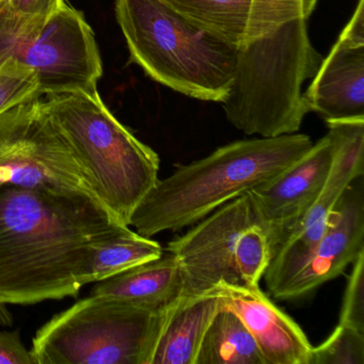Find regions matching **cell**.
Returning a JSON list of instances; mask_svg holds the SVG:
<instances>
[{
	"label": "cell",
	"instance_id": "cell-15",
	"mask_svg": "<svg viewBox=\"0 0 364 364\" xmlns=\"http://www.w3.org/2000/svg\"><path fill=\"white\" fill-rule=\"evenodd\" d=\"M304 101L326 123L364 120V42L340 36L312 78Z\"/></svg>",
	"mask_w": 364,
	"mask_h": 364
},
{
	"label": "cell",
	"instance_id": "cell-7",
	"mask_svg": "<svg viewBox=\"0 0 364 364\" xmlns=\"http://www.w3.org/2000/svg\"><path fill=\"white\" fill-rule=\"evenodd\" d=\"M185 277V297L219 287H257L272 259L270 229L250 193L223 204L167 246Z\"/></svg>",
	"mask_w": 364,
	"mask_h": 364
},
{
	"label": "cell",
	"instance_id": "cell-14",
	"mask_svg": "<svg viewBox=\"0 0 364 364\" xmlns=\"http://www.w3.org/2000/svg\"><path fill=\"white\" fill-rule=\"evenodd\" d=\"M223 309L240 317L265 364H310L313 346L297 323L257 287H219Z\"/></svg>",
	"mask_w": 364,
	"mask_h": 364
},
{
	"label": "cell",
	"instance_id": "cell-25",
	"mask_svg": "<svg viewBox=\"0 0 364 364\" xmlns=\"http://www.w3.org/2000/svg\"><path fill=\"white\" fill-rule=\"evenodd\" d=\"M0 1H1V0H0Z\"/></svg>",
	"mask_w": 364,
	"mask_h": 364
},
{
	"label": "cell",
	"instance_id": "cell-21",
	"mask_svg": "<svg viewBox=\"0 0 364 364\" xmlns=\"http://www.w3.org/2000/svg\"><path fill=\"white\" fill-rule=\"evenodd\" d=\"M338 323L364 333V252L353 263L343 296Z\"/></svg>",
	"mask_w": 364,
	"mask_h": 364
},
{
	"label": "cell",
	"instance_id": "cell-9",
	"mask_svg": "<svg viewBox=\"0 0 364 364\" xmlns=\"http://www.w3.org/2000/svg\"><path fill=\"white\" fill-rule=\"evenodd\" d=\"M99 198L46 110L43 97L0 114V187Z\"/></svg>",
	"mask_w": 364,
	"mask_h": 364
},
{
	"label": "cell",
	"instance_id": "cell-18",
	"mask_svg": "<svg viewBox=\"0 0 364 364\" xmlns=\"http://www.w3.org/2000/svg\"><path fill=\"white\" fill-rule=\"evenodd\" d=\"M163 252L159 242L140 235L129 227L91 247L82 272V285L116 276L138 264L156 259Z\"/></svg>",
	"mask_w": 364,
	"mask_h": 364
},
{
	"label": "cell",
	"instance_id": "cell-5",
	"mask_svg": "<svg viewBox=\"0 0 364 364\" xmlns=\"http://www.w3.org/2000/svg\"><path fill=\"white\" fill-rule=\"evenodd\" d=\"M132 63L155 82L200 101L229 95L237 48L206 33L161 0H116Z\"/></svg>",
	"mask_w": 364,
	"mask_h": 364
},
{
	"label": "cell",
	"instance_id": "cell-23",
	"mask_svg": "<svg viewBox=\"0 0 364 364\" xmlns=\"http://www.w3.org/2000/svg\"><path fill=\"white\" fill-rule=\"evenodd\" d=\"M65 0H1L0 6L14 12L28 16H48L58 11Z\"/></svg>",
	"mask_w": 364,
	"mask_h": 364
},
{
	"label": "cell",
	"instance_id": "cell-1",
	"mask_svg": "<svg viewBox=\"0 0 364 364\" xmlns=\"http://www.w3.org/2000/svg\"><path fill=\"white\" fill-rule=\"evenodd\" d=\"M127 228L91 196L0 187V301L77 297L91 247Z\"/></svg>",
	"mask_w": 364,
	"mask_h": 364
},
{
	"label": "cell",
	"instance_id": "cell-13",
	"mask_svg": "<svg viewBox=\"0 0 364 364\" xmlns=\"http://www.w3.org/2000/svg\"><path fill=\"white\" fill-rule=\"evenodd\" d=\"M338 141L333 132L269 184L250 191L259 214L270 229V245L304 216L321 193L331 171Z\"/></svg>",
	"mask_w": 364,
	"mask_h": 364
},
{
	"label": "cell",
	"instance_id": "cell-20",
	"mask_svg": "<svg viewBox=\"0 0 364 364\" xmlns=\"http://www.w3.org/2000/svg\"><path fill=\"white\" fill-rule=\"evenodd\" d=\"M310 364H364V333L338 323L311 351Z\"/></svg>",
	"mask_w": 364,
	"mask_h": 364
},
{
	"label": "cell",
	"instance_id": "cell-11",
	"mask_svg": "<svg viewBox=\"0 0 364 364\" xmlns=\"http://www.w3.org/2000/svg\"><path fill=\"white\" fill-rule=\"evenodd\" d=\"M363 176L355 178L330 214L327 228L300 269L274 296L291 300L304 297L340 276L364 252Z\"/></svg>",
	"mask_w": 364,
	"mask_h": 364
},
{
	"label": "cell",
	"instance_id": "cell-12",
	"mask_svg": "<svg viewBox=\"0 0 364 364\" xmlns=\"http://www.w3.org/2000/svg\"><path fill=\"white\" fill-rule=\"evenodd\" d=\"M206 33L238 48L295 18L308 20L311 0H161Z\"/></svg>",
	"mask_w": 364,
	"mask_h": 364
},
{
	"label": "cell",
	"instance_id": "cell-19",
	"mask_svg": "<svg viewBox=\"0 0 364 364\" xmlns=\"http://www.w3.org/2000/svg\"><path fill=\"white\" fill-rule=\"evenodd\" d=\"M196 364H265L240 317L221 308L206 330Z\"/></svg>",
	"mask_w": 364,
	"mask_h": 364
},
{
	"label": "cell",
	"instance_id": "cell-16",
	"mask_svg": "<svg viewBox=\"0 0 364 364\" xmlns=\"http://www.w3.org/2000/svg\"><path fill=\"white\" fill-rule=\"evenodd\" d=\"M90 295L105 296L134 306L164 311L185 297V277L171 252L133 266L95 283Z\"/></svg>",
	"mask_w": 364,
	"mask_h": 364
},
{
	"label": "cell",
	"instance_id": "cell-22",
	"mask_svg": "<svg viewBox=\"0 0 364 364\" xmlns=\"http://www.w3.org/2000/svg\"><path fill=\"white\" fill-rule=\"evenodd\" d=\"M0 364H36L31 349L22 342L20 330H0Z\"/></svg>",
	"mask_w": 364,
	"mask_h": 364
},
{
	"label": "cell",
	"instance_id": "cell-2",
	"mask_svg": "<svg viewBox=\"0 0 364 364\" xmlns=\"http://www.w3.org/2000/svg\"><path fill=\"white\" fill-rule=\"evenodd\" d=\"M313 144L308 135L294 133L220 146L159 178L134 210L129 227L152 237L195 225L231 200L269 184Z\"/></svg>",
	"mask_w": 364,
	"mask_h": 364
},
{
	"label": "cell",
	"instance_id": "cell-17",
	"mask_svg": "<svg viewBox=\"0 0 364 364\" xmlns=\"http://www.w3.org/2000/svg\"><path fill=\"white\" fill-rule=\"evenodd\" d=\"M221 308L217 291L183 297L170 310L150 364H196L206 330Z\"/></svg>",
	"mask_w": 364,
	"mask_h": 364
},
{
	"label": "cell",
	"instance_id": "cell-6",
	"mask_svg": "<svg viewBox=\"0 0 364 364\" xmlns=\"http://www.w3.org/2000/svg\"><path fill=\"white\" fill-rule=\"evenodd\" d=\"M172 308L90 295L44 323L31 351L36 364H150Z\"/></svg>",
	"mask_w": 364,
	"mask_h": 364
},
{
	"label": "cell",
	"instance_id": "cell-8",
	"mask_svg": "<svg viewBox=\"0 0 364 364\" xmlns=\"http://www.w3.org/2000/svg\"><path fill=\"white\" fill-rule=\"evenodd\" d=\"M35 74L43 97L97 90L103 63L84 14L67 3L48 16L14 14L0 6V65Z\"/></svg>",
	"mask_w": 364,
	"mask_h": 364
},
{
	"label": "cell",
	"instance_id": "cell-3",
	"mask_svg": "<svg viewBox=\"0 0 364 364\" xmlns=\"http://www.w3.org/2000/svg\"><path fill=\"white\" fill-rule=\"evenodd\" d=\"M306 21H289L237 48L233 82L221 104L238 131L266 138L299 131L310 112L302 86L323 59L311 43Z\"/></svg>",
	"mask_w": 364,
	"mask_h": 364
},
{
	"label": "cell",
	"instance_id": "cell-4",
	"mask_svg": "<svg viewBox=\"0 0 364 364\" xmlns=\"http://www.w3.org/2000/svg\"><path fill=\"white\" fill-rule=\"evenodd\" d=\"M44 103L100 201L129 227L159 178L157 153L112 114L97 89L48 95Z\"/></svg>",
	"mask_w": 364,
	"mask_h": 364
},
{
	"label": "cell",
	"instance_id": "cell-24",
	"mask_svg": "<svg viewBox=\"0 0 364 364\" xmlns=\"http://www.w3.org/2000/svg\"><path fill=\"white\" fill-rule=\"evenodd\" d=\"M14 325V316L8 309L7 304L0 301V326L11 327Z\"/></svg>",
	"mask_w": 364,
	"mask_h": 364
},
{
	"label": "cell",
	"instance_id": "cell-10",
	"mask_svg": "<svg viewBox=\"0 0 364 364\" xmlns=\"http://www.w3.org/2000/svg\"><path fill=\"white\" fill-rule=\"evenodd\" d=\"M327 124L338 141L333 165L312 205L272 242V259L263 277L272 296L300 269L323 236L330 214L349 185L364 176V120Z\"/></svg>",
	"mask_w": 364,
	"mask_h": 364
},
{
	"label": "cell",
	"instance_id": "cell-26",
	"mask_svg": "<svg viewBox=\"0 0 364 364\" xmlns=\"http://www.w3.org/2000/svg\"><path fill=\"white\" fill-rule=\"evenodd\" d=\"M316 1H317V0H316Z\"/></svg>",
	"mask_w": 364,
	"mask_h": 364
}]
</instances>
